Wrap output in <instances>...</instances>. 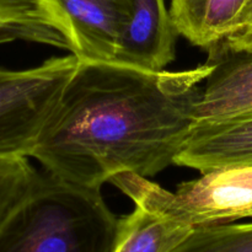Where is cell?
Listing matches in <instances>:
<instances>
[{
    "label": "cell",
    "mask_w": 252,
    "mask_h": 252,
    "mask_svg": "<svg viewBox=\"0 0 252 252\" xmlns=\"http://www.w3.org/2000/svg\"><path fill=\"white\" fill-rule=\"evenodd\" d=\"M209 71L208 62L148 71L80 61L31 158L52 176L90 189L123 172L154 176L175 164L197 126Z\"/></svg>",
    "instance_id": "obj_1"
},
{
    "label": "cell",
    "mask_w": 252,
    "mask_h": 252,
    "mask_svg": "<svg viewBox=\"0 0 252 252\" xmlns=\"http://www.w3.org/2000/svg\"><path fill=\"white\" fill-rule=\"evenodd\" d=\"M120 229L101 189L38 172L0 225V252H115Z\"/></svg>",
    "instance_id": "obj_2"
},
{
    "label": "cell",
    "mask_w": 252,
    "mask_h": 252,
    "mask_svg": "<svg viewBox=\"0 0 252 252\" xmlns=\"http://www.w3.org/2000/svg\"><path fill=\"white\" fill-rule=\"evenodd\" d=\"M110 182L135 206L192 229L252 218V164L203 172L175 192L132 172L116 175Z\"/></svg>",
    "instance_id": "obj_3"
},
{
    "label": "cell",
    "mask_w": 252,
    "mask_h": 252,
    "mask_svg": "<svg viewBox=\"0 0 252 252\" xmlns=\"http://www.w3.org/2000/svg\"><path fill=\"white\" fill-rule=\"evenodd\" d=\"M79 63L70 53L25 70L0 68V158H31Z\"/></svg>",
    "instance_id": "obj_4"
},
{
    "label": "cell",
    "mask_w": 252,
    "mask_h": 252,
    "mask_svg": "<svg viewBox=\"0 0 252 252\" xmlns=\"http://www.w3.org/2000/svg\"><path fill=\"white\" fill-rule=\"evenodd\" d=\"M81 62L115 63L127 0H42Z\"/></svg>",
    "instance_id": "obj_5"
},
{
    "label": "cell",
    "mask_w": 252,
    "mask_h": 252,
    "mask_svg": "<svg viewBox=\"0 0 252 252\" xmlns=\"http://www.w3.org/2000/svg\"><path fill=\"white\" fill-rule=\"evenodd\" d=\"M208 53L211 71L196 106L197 123L251 116L252 48H233L220 42Z\"/></svg>",
    "instance_id": "obj_6"
},
{
    "label": "cell",
    "mask_w": 252,
    "mask_h": 252,
    "mask_svg": "<svg viewBox=\"0 0 252 252\" xmlns=\"http://www.w3.org/2000/svg\"><path fill=\"white\" fill-rule=\"evenodd\" d=\"M177 31L165 0H127V16L115 63L165 70L175 59Z\"/></svg>",
    "instance_id": "obj_7"
},
{
    "label": "cell",
    "mask_w": 252,
    "mask_h": 252,
    "mask_svg": "<svg viewBox=\"0 0 252 252\" xmlns=\"http://www.w3.org/2000/svg\"><path fill=\"white\" fill-rule=\"evenodd\" d=\"M239 164H252V115L197 123L175 160V165L201 174Z\"/></svg>",
    "instance_id": "obj_8"
},
{
    "label": "cell",
    "mask_w": 252,
    "mask_h": 252,
    "mask_svg": "<svg viewBox=\"0 0 252 252\" xmlns=\"http://www.w3.org/2000/svg\"><path fill=\"white\" fill-rule=\"evenodd\" d=\"M251 0H170L177 33L208 51L233 34Z\"/></svg>",
    "instance_id": "obj_9"
},
{
    "label": "cell",
    "mask_w": 252,
    "mask_h": 252,
    "mask_svg": "<svg viewBox=\"0 0 252 252\" xmlns=\"http://www.w3.org/2000/svg\"><path fill=\"white\" fill-rule=\"evenodd\" d=\"M11 39L71 52L70 43L42 0H0V42Z\"/></svg>",
    "instance_id": "obj_10"
},
{
    "label": "cell",
    "mask_w": 252,
    "mask_h": 252,
    "mask_svg": "<svg viewBox=\"0 0 252 252\" xmlns=\"http://www.w3.org/2000/svg\"><path fill=\"white\" fill-rule=\"evenodd\" d=\"M193 230L139 206L121 218L115 252H170Z\"/></svg>",
    "instance_id": "obj_11"
},
{
    "label": "cell",
    "mask_w": 252,
    "mask_h": 252,
    "mask_svg": "<svg viewBox=\"0 0 252 252\" xmlns=\"http://www.w3.org/2000/svg\"><path fill=\"white\" fill-rule=\"evenodd\" d=\"M170 252H252V223L196 228Z\"/></svg>",
    "instance_id": "obj_12"
},
{
    "label": "cell",
    "mask_w": 252,
    "mask_h": 252,
    "mask_svg": "<svg viewBox=\"0 0 252 252\" xmlns=\"http://www.w3.org/2000/svg\"><path fill=\"white\" fill-rule=\"evenodd\" d=\"M37 176L26 157L0 158V225L29 193Z\"/></svg>",
    "instance_id": "obj_13"
},
{
    "label": "cell",
    "mask_w": 252,
    "mask_h": 252,
    "mask_svg": "<svg viewBox=\"0 0 252 252\" xmlns=\"http://www.w3.org/2000/svg\"><path fill=\"white\" fill-rule=\"evenodd\" d=\"M223 42L233 48H252V0L238 29Z\"/></svg>",
    "instance_id": "obj_14"
}]
</instances>
